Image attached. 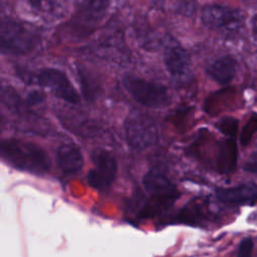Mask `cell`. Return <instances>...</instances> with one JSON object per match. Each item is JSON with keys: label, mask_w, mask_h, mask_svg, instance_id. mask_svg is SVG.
Returning a JSON list of instances; mask_svg holds the SVG:
<instances>
[{"label": "cell", "mask_w": 257, "mask_h": 257, "mask_svg": "<svg viewBox=\"0 0 257 257\" xmlns=\"http://www.w3.org/2000/svg\"><path fill=\"white\" fill-rule=\"evenodd\" d=\"M252 250H253V241H252V239L249 238V237L244 238L238 246L237 256L238 257H251Z\"/></svg>", "instance_id": "2e32d148"}, {"label": "cell", "mask_w": 257, "mask_h": 257, "mask_svg": "<svg viewBox=\"0 0 257 257\" xmlns=\"http://www.w3.org/2000/svg\"><path fill=\"white\" fill-rule=\"evenodd\" d=\"M39 43L40 37L31 27L12 19H3L1 21L0 44L3 54H26L32 51Z\"/></svg>", "instance_id": "7a4b0ae2"}, {"label": "cell", "mask_w": 257, "mask_h": 257, "mask_svg": "<svg viewBox=\"0 0 257 257\" xmlns=\"http://www.w3.org/2000/svg\"><path fill=\"white\" fill-rule=\"evenodd\" d=\"M217 198L226 204L239 206L253 204L257 200V187L254 185H240L232 188L216 190Z\"/></svg>", "instance_id": "9c48e42d"}, {"label": "cell", "mask_w": 257, "mask_h": 257, "mask_svg": "<svg viewBox=\"0 0 257 257\" xmlns=\"http://www.w3.org/2000/svg\"><path fill=\"white\" fill-rule=\"evenodd\" d=\"M124 89L142 105L151 108L165 107L170 103V95L166 86L148 81L133 75L121 79Z\"/></svg>", "instance_id": "3957f363"}, {"label": "cell", "mask_w": 257, "mask_h": 257, "mask_svg": "<svg viewBox=\"0 0 257 257\" xmlns=\"http://www.w3.org/2000/svg\"><path fill=\"white\" fill-rule=\"evenodd\" d=\"M237 162V148L233 140L225 141L219 149L217 158V168L222 174L232 172L236 167Z\"/></svg>", "instance_id": "4fadbf2b"}, {"label": "cell", "mask_w": 257, "mask_h": 257, "mask_svg": "<svg viewBox=\"0 0 257 257\" xmlns=\"http://www.w3.org/2000/svg\"><path fill=\"white\" fill-rule=\"evenodd\" d=\"M109 5V0H83L80 4V16L88 22L100 20Z\"/></svg>", "instance_id": "5bb4252c"}, {"label": "cell", "mask_w": 257, "mask_h": 257, "mask_svg": "<svg viewBox=\"0 0 257 257\" xmlns=\"http://www.w3.org/2000/svg\"><path fill=\"white\" fill-rule=\"evenodd\" d=\"M202 21L209 28L236 31L242 26L243 15L237 9L210 4L202 10Z\"/></svg>", "instance_id": "52a82bcc"}, {"label": "cell", "mask_w": 257, "mask_h": 257, "mask_svg": "<svg viewBox=\"0 0 257 257\" xmlns=\"http://www.w3.org/2000/svg\"><path fill=\"white\" fill-rule=\"evenodd\" d=\"M243 1H247V0H243Z\"/></svg>", "instance_id": "44dd1931"}, {"label": "cell", "mask_w": 257, "mask_h": 257, "mask_svg": "<svg viewBox=\"0 0 257 257\" xmlns=\"http://www.w3.org/2000/svg\"><path fill=\"white\" fill-rule=\"evenodd\" d=\"M56 163L62 173L75 175L82 169L83 156L78 147L71 144H63L57 148Z\"/></svg>", "instance_id": "30bf717a"}, {"label": "cell", "mask_w": 257, "mask_h": 257, "mask_svg": "<svg viewBox=\"0 0 257 257\" xmlns=\"http://www.w3.org/2000/svg\"><path fill=\"white\" fill-rule=\"evenodd\" d=\"M244 170L252 174H257V148L251 153L249 159L245 163Z\"/></svg>", "instance_id": "e0dca14e"}, {"label": "cell", "mask_w": 257, "mask_h": 257, "mask_svg": "<svg viewBox=\"0 0 257 257\" xmlns=\"http://www.w3.org/2000/svg\"><path fill=\"white\" fill-rule=\"evenodd\" d=\"M165 64L173 78L183 80L190 75L191 58L185 48L174 40H169L165 46Z\"/></svg>", "instance_id": "ba28073f"}, {"label": "cell", "mask_w": 257, "mask_h": 257, "mask_svg": "<svg viewBox=\"0 0 257 257\" xmlns=\"http://www.w3.org/2000/svg\"><path fill=\"white\" fill-rule=\"evenodd\" d=\"M43 99V96L42 94L39 92V91H31L27 97H26V101L29 103V104H32V105H35V104H38L42 101Z\"/></svg>", "instance_id": "d6986e66"}, {"label": "cell", "mask_w": 257, "mask_h": 257, "mask_svg": "<svg viewBox=\"0 0 257 257\" xmlns=\"http://www.w3.org/2000/svg\"><path fill=\"white\" fill-rule=\"evenodd\" d=\"M28 2L38 10H47L52 6L54 0H28Z\"/></svg>", "instance_id": "ac0fdd59"}, {"label": "cell", "mask_w": 257, "mask_h": 257, "mask_svg": "<svg viewBox=\"0 0 257 257\" xmlns=\"http://www.w3.org/2000/svg\"><path fill=\"white\" fill-rule=\"evenodd\" d=\"M143 185L147 193L152 196L178 198L179 192L175 185L159 171L152 170L148 172L143 179Z\"/></svg>", "instance_id": "8fae6325"}, {"label": "cell", "mask_w": 257, "mask_h": 257, "mask_svg": "<svg viewBox=\"0 0 257 257\" xmlns=\"http://www.w3.org/2000/svg\"><path fill=\"white\" fill-rule=\"evenodd\" d=\"M127 144L137 151L145 150L158 140V130L155 120L147 113L133 110L124 121Z\"/></svg>", "instance_id": "277c9868"}, {"label": "cell", "mask_w": 257, "mask_h": 257, "mask_svg": "<svg viewBox=\"0 0 257 257\" xmlns=\"http://www.w3.org/2000/svg\"><path fill=\"white\" fill-rule=\"evenodd\" d=\"M33 82L49 89L55 96L69 103L79 102V95L65 73L54 68H44L29 76Z\"/></svg>", "instance_id": "8992f818"}, {"label": "cell", "mask_w": 257, "mask_h": 257, "mask_svg": "<svg viewBox=\"0 0 257 257\" xmlns=\"http://www.w3.org/2000/svg\"><path fill=\"white\" fill-rule=\"evenodd\" d=\"M237 123L238 120L232 117H226L220 120L218 123H216V126L225 135L229 137H233L236 134L237 131Z\"/></svg>", "instance_id": "9a60e30c"}, {"label": "cell", "mask_w": 257, "mask_h": 257, "mask_svg": "<svg viewBox=\"0 0 257 257\" xmlns=\"http://www.w3.org/2000/svg\"><path fill=\"white\" fill-rule=\"evenodd\" d=\"M208 75L219 84L230 83L237 72V61L230 55L215 59L206 68Z\"/></svg>", "instance_id": "7c38bea8"}, {"label": "cell", "mask_w": 257, "mask_h": 257, "mask_svg": "<svg viewBox=\"0 0 257 257\" xmlns=\"http://www.w3.org/2000/svg\"><path fill=\"white\" fill-rule=\"evenodd\" d=\"M2 159L12 167L35 175L46 174L50 169V160L45 151L34 143L5 139L1 142Z\"/></svg>", "instance_id": "6da1fadb"}, {"label": "cell", "mask_w": 257, "mask_h": 257, "mask_svg": "<svg viewBox=\"0 0 257 257\" xmlns=\"http://www.w3.org/2000/svg\"><path fill=\"white\" fill-rule=\"evenodd\" d=\"M93 168L87 174V183L97 190L107 189L115 179L117 164L113 154L104 149H95L91 153Z\"/></svg>", "instance_id": "5b68a950"}, {"label": "cell", "mask_w": 257, "mask_h": 257, "mask_svg": "<svg viewBox=\"0 0 257 257\" xmlns=\"http://www.w3.org/2000/svg\"><path fill=\"white\" fill-rule=\"evenodd\" d=\"M252 33L257 40V14L252 18Z\"/></svg>", "instance_id": "ffe728a7"}]
</instances>
